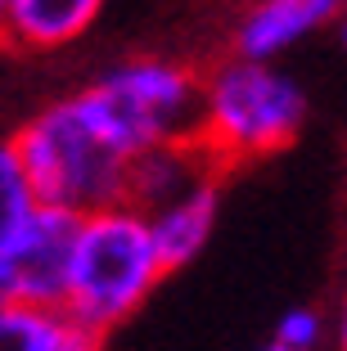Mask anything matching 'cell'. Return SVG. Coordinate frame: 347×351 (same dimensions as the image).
<instances>
[{
	"instance_id": "10",
	"label": "cell",
	"mask_w": 347,
	"mask_h": 351,
	"mask_svg": "<svg viewBox=\"0 0 347 351\" xmlns=\"http://www.w3.org/2000/svg\"><path fill=\"white\" fill-rule=\"evenodd\" d=\"M32 212H36V198H32L27 176H23L14 149L0 145V239H10Z\"/></svg>"
},
{
	"instance_id": "14",
	"label": "cell",
	"mask_w": 347,
	"mask_h": 351,
	"mask_svg": "<svg viewBox=\"0 0 347 351\" xmlns=\"http://www.w3.org/2000/svg\"><path fill=\"white\" fill-rule=\"evenodd\" d=\"M262 351H284V347H276V342H271V347H262Z\"/></svg>"
},
{
	"instance_id": "5",
	"label": "cell",
	"mask_w": 347,
	"mask_h": 351,
	"mask_svg": "<svg viewBox=\"0 0 347 351\" xmlns=\"http://www.w3.org/2000/svg\"><path fill=\"white\" fill-rule=\"evenodd\" d=\"M72 226L77 217L36 207L10 239H0V306L63 311Z\"/></svg>"
},
{
	"instance_id": "4",
	"label": "cell",
	"mask_w": 347,
	"mask_h": 351,
	"mask_svg": "<svg viewBox=\"0 0 347 351\" xmlns=\"http://www.w3.org/2000/svg\"><path fill=\"white\" fill-rule=\"evenodd\" d=\"M82 108L126 162L199 135V77L172 59H131L86 86Z\"/></svg>"
},
{
	"instance_id": "7",
	"label": "cell",
	"mask_w": 347,
	"mask_h": 351,
	"mask_svg": "<svg viewBox=\"0 0 347 351\" xmlns=\"http://www.w3.org/2000/svg\"><path fill=\"white\" fill-rule=\"evenodd\" d=\"M216 176H203V180H194L190 189L172 194L167 203H158L153 212H140V217L149 221L153 248L163 257L167 275L190 266V261L208 248V239H212L216 212H221V185H216Z\"/></svg>"
},
{
	"instance_id": "13",
	"label": "cell",
	"mask_w": 347,
	"mask_h": 351,
	"mask_svg": "<svg viewBox=\"0 0 347 351\" xmlns=\"http://www.w3.org/2000/svg\"><path fill=\"white\" fill-rule=\"evenodd\" d=\"M338 41H343V54H347V14L338 19Z\"/></svg>"
},
{
	"instance_id": "12",
	"label": "cell",
	"mask_w": 347,
	"mask_h": 351,
	"mask_svg": "<svg viewBox=\"0 0 347 351\" xmlns=\"http://www.w3.org/2000/svg\"><path fill=\"white\" fill-rule=\"evenodd\" d=\"M334 338H338V351H347V293L338 302V320H334Z\"/></svg>"
},
{
	"instance_id": "6",
	"label": "cell",
	"mask_w": 347,
	"mask_h": 351,
	"mask_svg": "<svg viewBox=\"0 0 347 351\" xmlns=\"http://www.w3.org/2000/svg\"><path fill=\"white\" fill-rule=\"evenodd\" d=\"M343 14L347 0H253L235 27V54L276 63L284 50H293L325 23H338Z\"/></svg>"
},
{
	"instance_id": "2",
	"label": "cell",
	"mask_w": 347,
	"mask_h": 351,
	"mask_svg": "<svg viewBox=\"0 0 347 351\" xmlns=\"http://www.w3.org/2000/svg\"><path fill=\"white\" fill-rule=\"evenodd\" d=\"M36 207H54L68 217H91L100 207L126 203V162L100 135L82 99H59L36 113L10 140Z\"/></svg>"
},
{
	"instance_id": "1",
	"label": "cell",
	"mask_w": 347,
	"mask_h": 351,
	"mask_svg": "<svg viewBox=\"0 0 347 351\" xmlns=\"http://www.w3.org/2000/svg\"><path fill=\"white\" fill-rule=\"evenodd\" d=\"M167 279V266L153 248L149 221L131 203L100 207L77 217L63 279V315L104 338L149 302V293Z\"/></svg>"
},
{
	"instance_id": "3",
	"label": "cell",
	"mask_w": 347,
	"mask_h": 351,
	"mask_svg": "<svg viewBox=\"0 0 347 351\" xmlns=\"http://www.w3.org/2000/svg\"><path fill=\"white\" fill-rule=\"evenodd\" d=\"M306 122V95L289 73L262 59H225L199 82L194 145L216 167L253 162L293 145Z\"/></svg>"
},
{
	"instance_id": "15",
	"label": "cell",
	"mask_w": 347,
	"mask_h": 351,
	"mask_svg": "<svg viewBox=\"0 0 347 351\" xmlns=\"http://www.w3.org/2000/svg\"><path fill=\"white\" fill-rule=\"evenodd\" d=\"M0 23H5V0H0Z\"/></svg>"
},
{
	"instance_id": "8",
	"label": "cell",
	"mask_w": 347,
	"mask_h": 351,
	"mask_svg": "<svg viewBox=\"0 0 347 351\" xmlns=\"http://www.w3.org/2000/svg\"><path fill=\"white\" fill-rule=\"evenodd\" d=\"M104 0H5L0 45L10 50H59L82 41L100 19Z\"/></svg>"
},
{
	"instance_id": "11",
	"label": "cell",
	"mask_w": 347,
	"mask_h": 351,
	"mask_svg": "<svg viewBox=\"0 0 347 351\" xmlns=\"http://www.w3.org/2000/svg\"><path fill=\"white\" fill-rule=\"evenodd\" d=\"M320 338H325V320L311 306H293L276 329V347H284V351H316Z\"/></svg>"
},
{
	"instance_id": "9",
	"label": "cell",
	"mask_w": 347,
	"mask_h": 351,
	"mask_svg": "<svg viewBox=\"0 0 347 351\" xmlns=\"http://www.w3.org/2000/svg\"><path fill=\"white\" fill-rule=\"evenodd\" d=\"M0 351H100V338L63 311L0 306Z\"/></svg>"
}]
</instances>
